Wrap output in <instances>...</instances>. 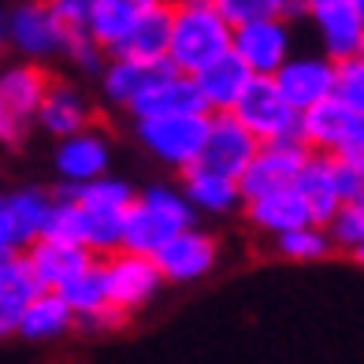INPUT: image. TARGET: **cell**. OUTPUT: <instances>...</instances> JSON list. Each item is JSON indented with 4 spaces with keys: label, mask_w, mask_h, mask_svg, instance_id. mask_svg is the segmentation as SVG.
Here are the masks:
<instances>
[{
    "label": "cell",
    "mask_w": 364,
    "mask_h": 364,
    "mask_svg": "<svg viewBox=\"0 0 364 364\" xmlns=\"http://www.w3.org/2000/svg\"><path fill=\"white\" fill-rule=\"evenodd\" d=\"M68 331H78V312L68 305V297L60 290H41L19 312V323H15V335H23L30 342H48V338L68 335Z\"/></svg>",
    "instance_id": "cb8c5ba5"
},
{
    "label": "cell",
    "mask_w": 364,
    "mask_h": 364,
    "mask_svg": "<svg viewBox=\"0 0 364 364\" xmlns=\"http://www.w3.org/2000/svg\"><path fill=\"white\" fill-rule=\"evenodd\" d=\"M193 78H197V90H201V101L208 112H235L245 86L253 82V71L242 63L238 53H223L220 60H212Z\"/></svg>",
    "instance_id": "44dd1931"
},
{
    "label": "cell",
    "mask_w": 364,
    "mask_h": 364,
    "mask_svg": "<svg viewBox=\"0 0 364 364\" xmlns=\"http://www.w3.org/2000/svg\"><path fill=\"white\" fill-rule=\"evenodd\" d=\"M279 90L287 93V101L305 112L312 105L335 97V82H338V60H331L327 53H301L290 56L283 68L275 71Z\"/></svg>",
    "instance_id": "4fadbf2b"
},
{
    "label": "cell",
    "mask_w": 364,
    "mask_h": 364,
    "mask_svg": "<svg viewBox=\"0 0 364 364\" xmlns=\"http://www.w3.org/2000/svg\"><path fill=\"white\" fill-rule=\"evenodd\" d=\"M230 53H238L242 63L253 75H275L294 56V34L290 15H272V19H253L235 26Z\"/></svg>",
    "instance_id": "9c48e42d"
},
{
    "label": "cell",
    "mask_w": 364,
    "mask_h": 364,
    "mask_svg": "<svg viewBox=\"0 0 364 364\" xmlns=\"http://www.w3.org/2000/svg\"><path fill=\"white\" fill-rule=\"evenodd\" d=\"M53 78L38 60L11 63L0 71V145L19 149L30 134V127L38 123V108L45 101Z\"/></svg>",
    "instance_id": "5b68a950"
},
{
    "label": "cell",
    "mask_w": 364,
    "mask_h": 364,
    "mask_svg": "<svg viewBox=\"0 0 364 364\" xmlns=\"http://www.w3.org/2000/svg\"><path fill=\"white\" fill-rule=\"evenodd\" d=\"M60 190L75 197L78 205V223H82V245L93 250L97 257H108L123 250V230H127V212L134 205L130 182L101 175L93 182H60Z\"/></svg>",
    "instance_id": "7a4b0ae2"
},
{
    "label": "cell",
    "mask_w": 364,
    "mask_h": 364,
    "mask_svg": "<svg viewBox=\"0 0 364 364\" xmlns=\"http://www.w3.org/2000/svg\"><path fill=\"white\" fill-rule=\"evenodd\" d=\"M178 112H208V108L201 101L197 78L186 75V71H178L175 63L127 108L130 119H145V115H178Z\"/></svg>",
    "instance_id": "e0dca14e"
},
{
    "label": "cell",
    "mask_w": 364,
    "mask_h": 364,
    "mask_svg": "<svg viewBox=\"0 0 364 364\" xmlns=\"http://www.w3.org/2000/svg\"><path fill=\"white\" fill-rule=\"evenodd\" d=\"M360 53H364V48H360Z\"/></svg>",
    "instance_id": "7bdbcfd3"
},
{
    "label": "cell",
    "mask_w": 364,
    "mask_h": 364,
    "mask_svg": "<svg viewBox=\"0 0 364 364\" xmlns=\"http://www.w3.org/2000/svg\"><path fill=\"white\" fill-rule=\"evenodd\" d=\"M357 119V112L338 101V97H327V101L312 105L301 112V127H297V134L305 138L309 149H316V153H338L346 134H350V127Z\"/></svg>",
    "instance_id": "d4e9b609"
},
{
    "label": "cell",
    "mask_w": 364,
    "mask_h": 364,
    "mask_svg": "<svg viewBox=\"0 0 364 364\" xmlns=\"http://www.w3.org/2000/svg\"><path fill=\"white\" fill-rule=\"evenodd\" d=\"M353 4H357V11H360V19H364V0H353Z\"/></svg>",
    "instance_id": "b9f144b4"
},
{
    "label": "cell",
    "mask_w": 364,
    "mask_h": 364,
    "mask_svg": "<svg viewBox=\"0 0 364 364\" xmlns=\"http://www.w3.org/2000/svg\"><path fill=\"white\" fill-rule=\"evenodd\" d=\"M297 15H309L316 26L320 48L331 60L357 56L364 48V19L353 0H294Z\"/></svg>",
    "instance_id": "30bf717a"
},
{
    "label": "cell",
    "mask_w": 364,
    "mask_h": 364,
    "mask_svg": "<svg viewBox=\"0 0 364 364\" xmlns=\"http://www.w3.org/2000/svg\"><path fill=\"white\" fill-rule=\"evenodd\" d=\"M26 253L34 260V272L41 275V283L48 290H60L68 279H75L82 268H90L97 260L93 250H86L78 242H63V238H38Z\"/></svg>",
    "instance_id": "484cf974"
},
{
    "label": "cell",
    "mask_w": 364,
    "mask_h": 364,
    "mask_svg": "<svg viewBox=\"0 0 364 364\" xmlns=\"http://www.w3.org/2000/svg\"><path fill=\"white\" fill-rule=\"evenodd\" d=\"M63 56H68L78 71H90V75H101V71H105V63L112 60V56H108V48L97 41L90 30H71Z\"/></svg>",
    "instance_id": "d6a6232c"
},
{
    "label": "cell",
    "mask_w": 364,
    "mask_h": 364,
    "mask_svg": "<svg viewBox=\"0 0 364 364\" xmlns=\"http://www.w3.org/2000/svg\"><path fill=\"white\" fill-rule=\"evenodd\" d=\"M353 260H357V264H360V268H364V242H360V245H357V250H353Z\"/></svg>",
    "instance_id": "ab89813d"
},
{
    "label": "cell",
    "mask_w": 364,
    "mask_h": 364,
    "mask_svg": "<svg viewBox=\"0 0 364 364\" xmlns=\"http://www.w3.org/2000/svg\"><path fill=\"white\" fill-rule=\"evenodd\" d=\"M8 26H11V48L23 60H38V63L63 56L71 38V30L56 15L53 0H19L8 11Z\"/></svg>",
    "instance_id": "8992f818"
},
{
    "label": "cell",
    "mask_w": 364,
    "mask_h": 364,
    "mask_svg": "<svg viewBox=\"0 0 364 364\" xmlns=\"http://www.w3.org/2000/svg\"><path fill=\"white\" fill-rule=\"evenodd\" d=\"M171 68V60H134V56H112L101 71V97L112 108H130L153 82Z\"/></svg>",
    "instance_id": "ffe728a7"
},
{
    "label": "cell",
    "mask_w": 364,
    "mask_h": 364,
    "mask_svg": "<svg viewBox=\"0 0 364 364\" xmlns=\"http://www.w3.org/2000/svg\"><path fill=\"white\" fill-rule=\"evenodd\" d=\"M197 208L190 205V197L171 186H145L134 205L127 212V230H123V250H138V253H153L171 235L193 227Z\"/></svg>",
    "instance_id": "3957f363"
},
{
    "label": "cell",
    "mask_w": 364,
    "mask_h": 364,
    "mask_svg": "<svg viewBox=\"0 0 364 364\" xmlns=\"http://www.w3.org/2000/svg\"><path fill=\"white\" fill-rule=\"evenodd\" d=\"M220 260V250H216V238L205 235L197 227H186L171 235L168 242L156 250V264L168 283H193V279H205Z\"/></svg>",
    "instance_id": "9a60e30c"
},
{
    "label": "cell",
    "mask_w": 364,
    "mask_h": 364,
    "mask_svg": "<svg viewBox=\"0 0 364 364\" xmlns=\"http://www.w3.org/2000/svg\"><path fill=\"white\" fill-rule=\"evenodd\" d=\"M171 48V0H153L145 4L138 23L112 56H134V60H168Z\"/></svg>",
    "instance_id": "7402d4cb"
},
{
    "label": "cell",
    "mask_w": 364,
    "mask_h": 364,
    "mask_svg": "<svg viewBox=\"0 0 364 364\" xmlns=\"http://www.w3.org/2000/svg\"><path fill=\"white\" fill-rule=\"evenodd\" d=\"M11 253H15V250H8V245H0V264H4V260H8Z\"/></svg>",
    "instance_id": "60d3db41"
},
{
    "label": "cell",
    "mask_w": 364,
    "mask_h": 364,
    "mask_svg": "<svg viewBox=\"0 0 364 364\" xmlns=\"http://www.w3.org/2000/svg\"><path fill=\"white\" fill-rule=\"evenodd\" d=\"M220 8L235 26L253 19H272V15H297L294 0H220Z\"/></svg>",
    "instance_id": "836d02e7"
},
{
    "label": "cell",
    "mask_w": 364,
    "mask_h": 364,
    "mask_svg": "<svg viewBox=\"0 0 364 364\" xmlns=\"http://www.w3.org/2000/svg\"><path fill=\"white\" fill-rule=\"evenodd\" d=\"M335 97L346 101L357 115H364V53L338 60V82H335Z\"/></svg>",
    "instance_id": "e575fe53"
},
{
    "label": "cell",
    "mask_w": 364,
    "mask_h": 364,
    "mask_svg": "<svg viewBox=\"0 0 364 364\" xmlns=\"http://www.w3.org/2000/svg\"><path fill=\"white\" fill-rule=\"evenodd\" d=\"M41 290H48V287L34 272V260H30L26 250H15L4 264H0V309L11 312L15 320H19V312L34 301Z\"/></svg>",
    "instance_id": "83f0119b"
},
{
    "label": "cell",
    "mask_w": 364,
    "mask_h": 364,
    "mask_svg": "<svg viewBox=\"0 0 364 364\" xmlns=\"http://www.w3.org/2000/svg\"><path fill=\"white\" fill-rule=\"evenodd\" d=\"M312 149L305 145L301 134L294 138H275V141H264L260 153L253 156V164L242 171V197L250 201L257 193H268V190H279V186H290L301 171V164L309 160Z\"/></svg>",
    "instance_id": "7c38bea8"
},
{
    "label": "cell",
    "mask_w": 364,
    "mask_h": 364,
    "mask_svg": "<svg viewBox=\"0 0 364 364\" xmlns=\"http://www.w3.org/2000/svg\"><path fill=\"white\" fill-rule=\"evenodd\" d=\"M38 127L45 130V134H53L56 141L75 134V130H86V127H93L90 101L75 86L53 82L48 93H45V101H41V108H38Z\"/></svg>",
    "instance_id": "4316f807"
},
{
    "label": "cell",
    "mask_w": 364,
    "mask_h": 364,
    "mask_svg": "<svg viewBox=\"0 0 364 364\" xmlns=\"http://www.w3.org/2000/svg\"><path fill=\"white\" fill-rule=\"evenodd\" d=\"M294 186L301 190V197L309 201V212H312V223H331L335 212L342 208V182H338V156L335 153H316L312 149L309 160L301 164Z\"/></svg>",
    "instance_id": "2e32d148"
},
{
    "label": "cell",
    "mask_w": 364,
    "mask_h": 364,
    "mask_svg": "<svg viewBox=\"0 0 364 364\" xmlns=\"http://www.w3.org/2000/svg\"><path fill=\"white\" fill-rule=\"evenodd\" d=\"M235 115L260 141L294 138L297 127H301V112L287 101V93L279 90L275 75H253V82L242 93V101L235 105Z\"/></svg>",
    "instance_id": "52a82bcc"
},
{
    "label": "cell",
    "mask_w": 364,
    "mask_h": 364,
    "mask_svg": "<svg viewBox=\"0 0 364 364\" xmlns=\"http://www.w3.org/2000/svg\"><path fill=\"white\" fill-rule=\"evenodd\" d=\"M235 23L223 15L220 0H171V48L168 60L178 71L197 75L212 60L230 53Z\"/></svg>",
    "instance_id": "6da1fadb"
},
{
    "label": "cell",
    "mask_w": 364,
    "mask_h": 364,
    "mask_svg": "<svg viewBox=\"0 0 364 364\" xmlns=\"http://www.w3.org/2000/svg\"><path fill=\"white\" fill-rule=\"evenodd\" d=\"M335 156H342L346 164H353L357 171H364V115H357V119H353L350 134H346V141H342V149H338Z\"/></svg>",
    "instance_id": "d590c367"
},
{
    "label": "cell",
    "mask_w": 364,
    "mask_h": 364,
    "mask_svg": "<svg viewBox=\"0 0 364 364\" xmlns=\"http://www.w3.org/2000/svg\"><path fill=\"white\" fill-rule=\"evenodd\" d=\"M108 160H112V145L97 127L75 130V134L60 138L56 145V171L63 182H93L108 175Z\"/></svg>",
    "instance_id": "ac0fdd59"
},
{
    "label": "cell",
    "mask_w": 364,
    "mask_h": 364,
    "mask_svg": "<svg viewBox=\"0 0 364 364\" xmlns=\"http://www.w3.org/2000/svg\"><path fill=\"white\" fill-rule=\"evenodd\" d=\"M60 294L68 297V305L78 312V320L105 312V309L112 305V297H108V283H105V264H101V257H97L90 268H82L75 279H68V283L60 287Z\"/></svg>",
    "instance_id": "f546056e"
},
{
    "label": "cell",
    "mask_w": 364,
    "mask_h": 364,
    "mask_svg": "<svg viewBox=\"0 0 364 364\" xmlns=\"http://www.w3.org/2000/svg\"><path fill=\"white\" fill-rule=\"evenodd\" d=\"M245 220H250L260 235H283V230H294L301 223H312V212H309V201L301 197V190L294 186H279V190H268V193H257L242 205Z\"/></svg>",
    "instance_id": "d6986e66"
},
{
    "label": "cell",
    "mask_w": 364,
    "mask_h": 364,
    "mask_svg": "<svg viewBox=\"0 0 364 364\" xmlns=\"http://www.w3.org/2000/svg\"><path fill=\"white\" fill-rule=\"evenodd\" d=\"M145 4H153V0H93L90 34L108 48V56L123 45V38L130 34V26L138 23V15H141Z\"/></svg>",
    "instance_id": "f1b7e54d"
},
{
    "label": "cell",
    "mask_w": 364,
    "mask_h": 364,
    "mask_svg": "<svg viewBox=\"0 0 364 364\" xmlns=\"http://www.w3.org/2000/svg\"><path fill=\"white\" fill-rule=\"evenodd\" d=\"M53 8L63 23H68V30H90V8L93 0H53Z\"/></svg>",
    "instance_id": "8d00e7d4"
},
{
    "label": "cell",
    "mask_w": 364,
    "mask_h": 364,
    "mask_svg": "<svg viewBox=\"0 0 364 364\" xmlns=\"http://www.w3.org/2000/svg\"><path fill=\"white\" fill-rule=\"evenodd\" d=\"M53 197L56 193H48V190L0 193V245H8V250H30L45 235Z\"/></svg>",
    "instance_id": "5bb4252c"
},
{
    "label": "cell",
    "mask_w": 364,
    "mask_h": 364,
    "mask_svg": "<svg viewBox=\"0 0 364 364\" xmlns=\"http://www.w3.org/2000/svg\"><path fill=\"white\" fill-rule=\"evenodd\" d=\"M275 250L279 257L287 260H323L331 250H335V238H331V230L323 223H301L294 230H283V235H275Z\"/></svg>",
    "instance_id": "4dcf8cb0"
},
{
    "label": "cell",
    "mask_w": 364,
    "mask_h": 364,
    "mask_svg": "<svg viewBox=\"0 0 364 364\" xmlns=\"http://www.w3.org/2000/svg\"><path fill=\"white\" fill-rule=\"evenodd\" d=\"M182 193L190 197V205L197 212H208V216H227V212H235L238 205H245L242 182L212 171L205 164H193V168L182 171Z\"/></svg>",
    "instance_id": "603a6c76"
},
{
    "label": "cell",
    "mask_w": 364,
    "mask_h": 364,
    "mask_svg": "<svg viewBox=\"0 0 364 364\" xmlns=\"http://www.w3.org/2000/svg\"><path fill=\"white\" fill-rule=\"evenodd\" d=\"M15 323H19V320H15L11 312H4V309H0V342H4L8 335H15Z\"/></svg>",
    "instance_id": "74e56055"
},
{
    "label": "cell",
    "mask_w": 364,
    "mask_h": 364,
    "mask_svg": "<svg viewBox=\"0 0 364 364\" xmlns=\"http://www.w3.org/2000/svg\"><path fill=\"white\" fill-rule=\"evenodd\" d=\"M331 238H335V250H357L364 242V193L360 197H350L342 201V208L335 212V220L327 223Z\"/></svg>",
    "instance_id": "1f68e13d"
},
{
    "label": "cell",
    "mask_w": 364,
    "mask_h": 364,
    "mask_svg": "<svg viewBox=\"0 0 364 364\" xmlns=\"http://www.w3.org/2000/svg\"><path fill=\"white\" fill-rule=\"evenodd\" d=\"M101 264H105V283H108L112 305L123 309V312H134L145 301H153V294L160 290V283H168L153 253L115 250V253L101 257Z\"/></svg>",
    "instance_id": "ba28073f"
},
{
    "label": "cell",
    "mask_w": 364,
    "mask_h": 364,
    "mask_svg": "<svg viewBox=\"0 0 364 364\" xmlns=\"http://www.w3.org/2000/svg\"><path fill=\"white\" fill-rule=\"evenodd\" d=\"M11 48V26H8V11H0V53Z\"/></svg>",
    "instance_id": "f35d334b"
},
{
    "label": "cell",
    "mask_w": 364,
    "mask_h": 364,
    "mask_svg": "<svg viewBox=\"0 0 364 364\" xmlns=\"http://www.w3.org/2000/svg\"><path fill=\"white\" fill-rule=\"evenodd\" d=\"M212 112H178V115H145L134 119V134L145 153H153L160 164L175 171L193 168L205 153Z\"/></svg>",
    "instance_id": "277c9868"
},
{
    "label": "cell",
    "mask_w": 364,
    "mask_h": 364,
    "mask_svg": "<svg viewBox=\"0 0 364 364\" xmlns=\"http://www.w3.org/2000/svg\"><path fill=\"white\" fill-rule=\"evenodd\" d=\"M260 138L245 127L235 112H212V123H208V138H205V153L197 164L230 175V178H242V171L253 164V156L260 153Z\"/></svg>",
    "instance_id": "8fae6325"
}]
</instances>
